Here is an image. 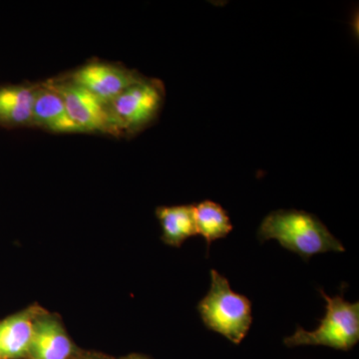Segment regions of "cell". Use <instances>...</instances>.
<instances>
[{"label": "cell", "mask_w": 359, "mask_h": 359, "mask_svg": "<svg viewBox=\"0 0 359 359\" xmlns=\"http://www.w3.org/2000/svg\"><path fill=\"white\" fill-rule=\"evenodd\" d=\"M41 308L32 306L0 320V359H27L35 320Z\"/></svg>", "instance_id": "cell-8"}, {"label": "cell", "mask_w": 359, "mask_h": 359, "mask_svg": "<svg viewBox=\"0 0 359 359\" xmlns=\"http://www.w3.org/2000/svg\"><path fill=\"white\" fill-rule=\"evenodd\" d=\"M143 79L144 77L126 68L94 62L74 71L68 80L109 104L123 91Z\"/></svg>", "instance_id": "cell-6"}, {"label": "cell", "mask_w": 359, "mask_h": 359, "mask_svg": "<svg viewBox=\"0 0 359 359\" xmlns=\"http://www.w3.org/2000/svg\"><path fill=\"white\" fill-rule=\"evenodd\" d=\"M79 351L58 316L42 309L35 320L27 359H73Z\"/></svg>", "instance_id": "cell-7"}, {"label": "cell", "mask_w": 359, "mask_h": 359, "mask_svg": "<svg viewBox=\"0 0 359 359\" xmlns=\"http://www.w3.org/2000/svg\"><path fill=\"white\" fill-rule=\"evenodd\" d=\"M194 218L197 236L204 238L208 248L212 242L226 238L233 231V224L228 212L221 205L212 201L205 200L194 205Z\"/></svg>", "instance_id": "cell-12"}, {"label": "cell", "mask_w": 359, "mask_h": 359, "mask_svg": "<svg viewBox=\"0 0 359 359\" xmlns=\"http://www.w3.org/2000/svg\"><path fill=\"white\" fill-rule=\"evenodd\" d=\"M327 302V313L320 320V327L313 332H306L297 327L294 335L285 337L283 344L287 347L323 346L337 351H351L359 341V302H349L341 294L328 297L320 290Z\"/></svg>", "instance_id": "cell-3"}, {"label": "cell", "mask_w": 359, "mask_h": 359, "mask_svg": "<svg viewBox=\"0 0 359 359\" xmlns=\"http://www.w3.org/2000/svg\"><path fill=\"white\" fill-rule=\"evenodd\" d=\"M257 237L262 243L278 241L283 248L306 262L314 255L346 252L341 242L318 217L299 210L271 212L259 224Z\"/></svg>", "instance_id": "cell-1"}, {"label": "cell", "mask_w": 359, "mask_h": 359, "mask_svg": "<svg viewBox=\"0 0 359 359\" xmlns=\"http://www.w3.org/2000/svg\"><path fill=\"white\" fill-rule=\"evenodd\" d=\"M32 124L57 133L82 132L71 119L61 96L47 83L35 87Z\"/></svg>", "instance_id": "cell-9"}, {"label": "cell", "mask_w": 359, "mask_h": 359, "mask_svg": "<svg viewBox=\"0 0 359 359\" xmlns=\"http://www.w3.org/2000/svg\"><path fill=\"white\" fill-rule=\"evenodd\" d=\"M156 216L162 228V241L168 245L180 248L188 238L197 236L194 205L159 207Z\"/></svg>", "instance_id": "cell-11"}, {"label": "cell", "mask_w": 359, "mask_h": 359, "mask_svg": "<svg viewBox=\"0 0 359 359\" xmlns=\"http://www.w3.org/2000/svg\"><path fill=\"white\" fill-rule=\"evenodd\" d=\"M73 359H115L106 354L95 351H79Z\"/></svg>", "instance_id": "cell-13"}, {"label": "cell", "mask_w": 359, "mask_h": 359, "mask_svg": "<svg viewBox=\"0 0 359 359\" xmlns=\"http://www.w3.org/2000/svg\"><path fill=\"white\" fill-rule=\"evenodd\" d=\"M164 101V89L156 80L144 78L109 103L118 132H137L154 121Z\"/></svg>", "instance_id": "cell-4"}, {"label": "cell", "mask_w": 359, "mask_h": 359, "mask_svg": "<svg viewBox=\"0 0 359 359\" xmlns=\"http://www.w3.org/2000/svg\"><path fill=\"white\" fill-rule=\"evenodd\" d=\"M123 359H150L147 356L141 355V354H131V355L127 356Z\"/></svg>", "instance_id": "cell-14"}, {"label": "cell", "mask_w": 359, "mask_h": 359, "mask_svg": "<svg viewBox=\"0 0 359 359\" xmlns=\"http://www.w3.org/2000/svg\"><path fill=\"white\" fill-rule=\"evenodd\" d=\"M35 87L25 84L0 86V126L18 127L32 122Z\"/></svg>", "instance_id": "cell-10"}, {"label": "cell", "mask_w": 359, "mask_h": 359, "mask_svg": "<svg viewBox=\"0 0 359 359\" xmlns=\"http://www.w3.org/2000/svg\"><path fill=\"white\" fill-rule=\"evenodd\" d=\"M197 309L205 327L231 344H240L249 334L252 302L245 295L233 292L228 278L216 269H211V287Z\"/></svg>", "instance_id": "cell-2"}, {"label": "cell", "mask_w": 359, "mask_h": 359, "mask_svg": "<svg viewBox=\"0 0 359 359\" xmlns=\"http://www.w3.org/2000/svg\"><path fill=\"white\" fill-rule=\"evenodd\" d=\"M47 84L61 96L71 119L82 132L119 133L113 123L109 104L70 80Z\"/></svg>", "instance_id": "cell-5"}]
</instances>
